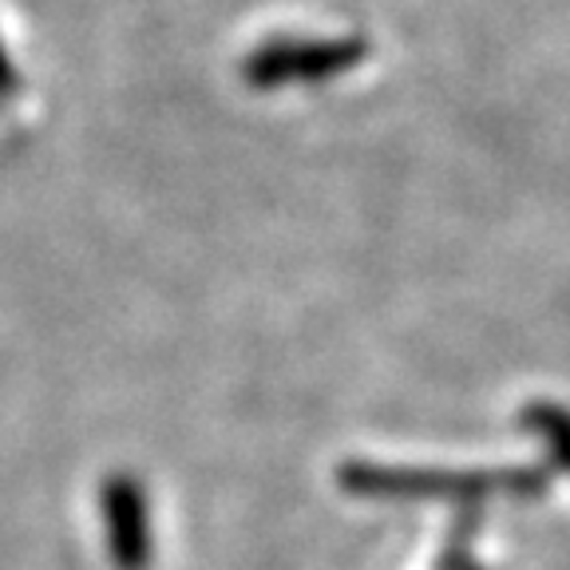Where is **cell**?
Masks as SVG:
<instances>
[{
  "mask_svg": "<svg viewBox=\"0 0 570 570\" xmlns=\"http://www.w3.org/2000/svg\"><path fill=\"white\" fill-rule=\"evenodd\" d=\"M107 531H111V554L124 570H142L147 567V508H142V491L131 480L107 483Z\"/></svg>",
  "mask_w": 570,
  "mask_h": 570,
  "instance_id": "1",
  "label": "cell"
}]
</instances>
